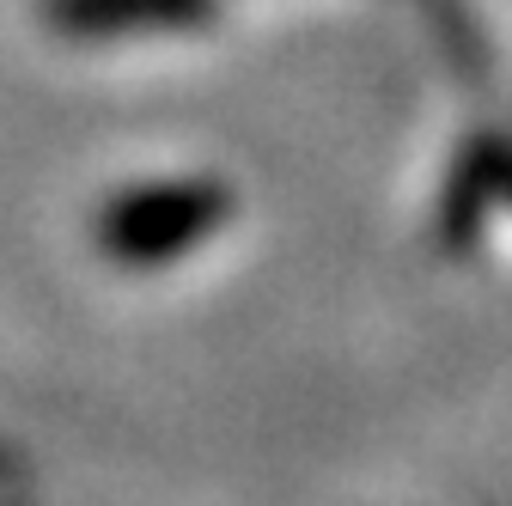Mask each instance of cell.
<instances>
[{"mask_svg":"<svg viewBox=\"0 0 512 506\" xmlns=\"http://www.w3.org/2000/svg\"><path fill=\"white\" fill-rule=\"evenodd\" d=\"M208 0H55L68 25H122V19H196Z\"/></svg>","mask_w":512,"mask_h":506,"instance_id":"obj_1","label":"cell"}]
</instances>
